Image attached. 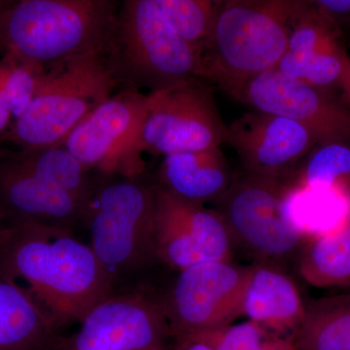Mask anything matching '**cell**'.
<instances>
[{
	"label": "cell",
	"mask_w": 350,
	"mask_h": 350,
	"mask_svg": "<svg viewBox=\"0 0 350 350\" xmlns=\"http://www.w3.org/2000/svg\"><path fill=\"white\" fill-rule=\"evenodd\" d=\"M148 100L142 137L144 152L165 157L227 144L228 126L204 80L194 78L152 92Z\"/></svg>",
	"instance_id": "cell-11"
},
{
	"label": "cell",
	"mask_w": 350,
	"mask_h": 350,
	"mask_svg": "<svg viewBox=\"0 0 350 350\" xmlns=\"http://www.w3.org/2000/svg\"><path fill=\"white\" fill-rule=\"evenodd\" d=\"M157 9L172 29L204 55L213 31L218 1L213 0H154Z\"/></svg>",
	"instance_id": "cell-23"
},
{
	"label": "cell",
	"mask_w": 350,
	"mask_h": 350,
	"mask_svg": "<svg viewBox=\"0 0 350 350\" xmlns=\"http://www.w3.org/2000/svg\"><path fill=\"white\" fill-rule=\"evenodd\" d=\"M287 181L241 172L215 202L234 248L259 264L284 269L295 267L306 239L285 213Z\"/></svg>",
	"instance_id": "cell-7"
},
{
	"label": "cell",
	"mask_w": 350,
	"mask_h": 350,
	"mask_svg": "<svg viewBox=\"0 0 350 350\" xmlns=\"http://www.w3.org/2000/svg\"><path fill=\"white\" fill-rule=\"evenodd\" d=\"M9 1H6V0H0V11L4 8L8 4Z\"/></svg>",
	"instance_id": "cell-32"
},
{
	"label": "cell",
	"mask_w": 350,
	"mask_h": 350,
	"mask_svg": "<svg viewBox=\"0 0 350 350\" xmlns=\"http://www.w3.org/2000/svg\"><path fill=\"white\" fill-rule=\"evenodd\" d=\"M234 174L220 147L163 157L157 183L195 204H214Z\"/></svg>",
	"instance_id": "cell-18"
},
{
	"label": "cell",
	"mask_w": 350,
	"mask_h": 350,
	"mask_svg": "<svg viewBox=\"0 0 350 350\" xmlns=\"http://www.w3.org/2000/svg\"><path fill=\"white\" fill-rule=\"evenodd\" d=\"M0 71L7 105L15 121L31 105L46 68L5 55L0 57Z\"/></svg>",
	"instance_id": "cell-26"
},
{
	"label": "cell",
	"mask_w": 350,
	"mask_h": 350,
	"mask_svg": "<svg viewBox=\"0 0 350 350\" xmlns=\"http://www.w3.org/2000/svg\"><path fill=\"white\" fill-rule=\"evenodd\" d=\"M62 329L29 288L0 275V350H53Z\"/></svg>",
	"instance_id": "cell-17"
},
{
	"label": "cell",
	"mask_w": 350,
	"mask_h": 350,
	"mask_svg": "<svg viewBox=\"0 0 350 350\" xmlns=\"http://www.w3.org/2000/svg\"><path fill=\"white\" fill-rule=\"evenodd\" d=\"M189 338L206 342L214 350H297L292 336L269 330L250 320Z\"/></svg>",
	"instance_id": "cell-25"
},
{
	"label": "cell",
	"mask_w": 350,
	"mask_h": 350,
	"mask_svg": "<svg viewBox=\"0 0 350 350\" xmlns=\"http://www.w3.org/2000/svg\"><path fill=\"white\" fill-rule=\"evenodd\" d=\"M12 118V114L7 105L3 84H2L1 71H0V139L6 135L12 125V121H11Z\"/></svg>",
	"instance_id": "cell-28"
},
{
	"label": "cell",
	"mask_w": 350,
	"mask_h": 350,
	"mask_svg": "<svg viewBox=\"0 0 350 350\" xmlns=\"http://www.w3.org/2000/svg\"><path fill=\"white\" fill-rule=\"evenodd\" d=\"M107 59L120 84L150 93L202 75V53L170 29L154 0L120 4Z\"/></svg>",
	"instance_id": "cell-6"
},
{
	"label": "cell",
	"mask_w": 350,
	"mask_h": 350,
	"mask_svg": "<svg viewBox=\"0 0 350 350\" xmlns=\"http://www.w3.org/2000/svg\"><path fill=\"white\" fill-rule=\"evenodd\" d=\"M120 82L107 51H94L46 68L31 105L0 144L19 149L63 145L71 131L115 94Z\"/></svg>",
	"instance_id": "cell-4"
},
{
	"label": "cell",
	"mask_w": 350,
	"mask_h": 350,
	"mask_svg": "<svg viewBox=\"0 0 350 350\" xmlns=\"http://www.w3.org/2000/svg\"><path fill=\"white\" fill-rule=\"evenodd\" d=\"M0 206L6 223L36 222L75 229L84 206L25 169L0 146Z\"/></svg>",
	"instance_id": "cell-15"
},
{
	"label": "cell",
	"mask_w": 350,
	"mask_h": 350,
	"mask_svg": "<svg viewBox=\"0 0 350 350\" xmlns=\"http://www.w3.org/2000/svg\"><path fill=\"white\" fill-rule=\"evenodd\" d=\"M11 151L14 158L25 169L72 196L86 207L98 179H94L92 172L63 145Z\"/></svg>",
	"instance_id": "cell-21"
},
{
	"label": "cell",
	"mask_w": 350,
	"mask_h": 350,
	"mask_svg": "<svg viewBox=\"0 0 350 350\" xmlns=\"http://www.w3.org/2000/svg\"><path fill=\"white\" fill-rule=\"evenodd\" d=\"M340 88L342 91V100L350 108V61L349 68H347V72H345L344 78H342Z\"/></svg>",
	"instance_id": "cell-30"
},
{
	"label": "cell",
	"mask_w": 350,
	"mask_h": 350,
	"mask_svg": "<svg viewBox=\"0 0 350 350\" xmlns=\"http://www.w3.org/2000/svg\"><path fill=\"white\" fill-rule=\"evenodd\" d=\"M167 350H214L206 342L196 338H174L172 344Z\"/></svg>",
	"instance_id": "cell-29"
},
{
	"label": "cell",
	"mask_w": 350,
	"mask_h": 350,
	"mask_svg": "<svg viewBox=\"0 0 350 350\" xmlns=\"http://www.w3.org/2000/svg\"><path fill=\"white\" fill-rule=\"evenodd\" d=\"M255 111L284 117L300 123L320 144H350V108L327 90L290 79L273 68L256 76L239 98Z\"/></svg>",
	"instance_id": "cell-13"
},
{
	"label": "cell",
	"mask_w": 350,
	"mask_h": 350,
	"mask_svg": "<svg viewBox=\"0 0 350 350\" xmlns=\"http://www.w3.org/2000/svg\"><path fill=\"white\" fill-rule=\"evenodd\" d=\"M347 56L338 39L310 53H285L275 69L283 75L317 88L327 90L340 87L349 66Z\"/></svg>",
	"instance_id": "cell-22"
},
{
	"label": "cell",
	"mask_w": 350,
	"mask_h": 350,
	"mask_svg": "<svg viewBox=\"0 0 350 350\" xmlns=\"http://www.w3.org/2000/svg\"><path fill=\"white\" fill-rule=\"evenodd\" d=\"M241 312L250 321L294 337L305 319L306 300L287 269L254 262L250 266Z\"/></svg>",
	"instance_id": "cell-16"
},
{
	"label": "cell",
	"mask_w": 350,
	"mask_h": 350,
	"mask_svg": "<svg viewBox=\"0 0 350 350\" xmlns=\"http://www.w3.org/2000/svg\"><path fill=\"white\" fill-rule=\"evenodd\" d=\"M157 262L179 271L200 262L234 261L227 226L215 209L195 204L153 184Z\"/></svg>",
	"instance_id": "cell-12"
},
{
	"label": "cell",
	"mask_w": 350,
	"mask_h": 350,
	"mask_svg": "<svg viewBox=\"0 0 350 350\" xmlns=\"http://www.w3.org/2000/svg\"><path fill=\"white\" fill-rule=\"evenodd\" d=\"M350 181V144H320L308 155L300 172L294 175L291 186L326 190L342 188Z\"/></svg>",
	"instance_id": "cell-24"
},
{
	"label": "cell",
	"mask_w": 350,
	"mask_h": 350,
	"mask_svg": "<svg viewBox=\"0 0 350 350\" xmlns=\"http://www.w3.org/2000/svg\"><path fill=\"white\" fill-rule=\"evenodd\" d=\"M250 266L234 261L200 262L177 271L161 299L174 338L220 330L243 315Z\"/></svg>",
	"instance_id": "cell-8"
},
{
	"label": "cell",
	"mask_w": 350,
	"mask_h": 350,
	"mask_svg": "<svg viewBox=\"0 0 350 350\" xmlns=\"http://www.w3.org/2000/svg\"><path fill=\"white\" fill-rule=\"evenodd\" d=\"M0 275L24 280L62 327L82 321L116 290L89 244L72 229L6 223L0 232Z\"/></svg>",
	"instance_id": "cell-1"
},
{
	"label": "cell",
	"mask_w": 350,
	"mask_h": 350,
	"mask_svg": "<svg viewBox=\"0 0 350 350\" xmlns=\"http://www.w3.org/2000/svg\"><path fill=\"white\" fill-rule=\"evenodd\" d=\"M79 324L53 350H167L174 340L160 291L148 285L115 290Z\"/></svg>",
	"instance_id": "cell-10"
},
{
	"label": "cell",
	"mask_w": 350,
	"mask_h": 350,
	"mask_svg": "<svg viewBox=\"0 0 350 350\" xmlns=\"http://www.w3.org/2000/svg\"><path fill=\"white\" fill-rule=\"evenodd\" d=\"M295 268L310 286L350 290V224L306 241Z\"/></svg>",
	"instance_id": "cell-19"
},
{
	"label": "cell",
	"mask_w": 350,
	"mask_h": 350,
	"mask_svg": "<svg viewBox=\"0 0 350 350\" xmlns=\"http://www.w3.org/2000/svg\"><path fill=\"white\" fill-rule=\"evenodd\" d=\"M6 225V216L5 213H4L3 209L0 206V232H1L2 229H3L4 226Z\"/></svg>",
	"instance_id": "cell-31"
},
{
	"label": "cell",
	"mask_w": 350,
	"mask_h": 350,
	"mask_svg": "<svg viewBox=\"0 0 350 350\" xmlns=\"http://www.w3.org/2000/svg\"><path fill=\"white\" fill-rule=\"evenodd\" d=\"M298 0L218 1L202 55L200 79L239 100L256 76L275 68L287 51Z\"/></svg>",
	"instance_id": "cell-3"
},
{
	"label": "cell",
	"mask_w": 350,
	"mask_h": 350,
	"mask_svg": "<svg viewBox=\"0 0 350 350\" xmlns=\"http://www.w3.org/2000/svg\"><path fill=\"white\" fill-rule=\"evenodd\" d=\"M0 146H1V144H0Z\"/></svg>",
	"instance_id": "cell-33"
},
{
	"label": "cell",
	"mask_w": 350,
	"mask_h": 350,
	"mask_svg": "<svg viewBox=\"0 0 350 350\" xmlns=\"http://www.w3.org/2000/svg\"><path fill=\"white\" fill-rule=\"evenodd\" d=\"M153 184L137 177L105 175L98 180L81 221L90 244L114 286L157 262Z\"/></svg>",
	"instance_id": "cell-5"
},
{
	"label": "cell",
	"mask_w": 350,
	"mask_h": 350,
	"mask_svg": "<svg viewBox=\"0 0 350 350\" xmlns=\"http://www.w3.org/2000/svg\"><path fill=\"white\" fill-rule=\"evenodd\" d=\"M293 338L297 350H350V290L306 300L305 319Z\"/></svg>",
	"instance_id": "cell-20"
},
{
	"label": "cell",
	"mask_w": 350,
	"mask_h": 350,
	"mask_svg": "<svg viewBox=\"0 0 350 350\" xmlns=\"http://www.w3.org/2000/svg\"><path fill=\"white\" fill-rule=\"evenodd\" d=\"M228 130L227 144L238 153L243 172L289 184L299 161L320 144L305 126L268 113H247Z\"/></svg>",
	"instance_id": "cell-14"
},
{
	"label": "cell",
	"mask_w": 350,
	"mask_h": 350,
	"mask_svg": "<svg viewBox=\"0 0 350 350\" xmlns=\"http://www.w3.org/2000/svg\"><path fill=\"white\" fill-rule=\"evenodd\" d=\"M120 3L113 0H21L0 11V57L10 55L49 68L108 51Z\"/></svg>",
	"instance_id": "cell-2"
},
{
	"label": "cell",
	"mask_w": 350,
	"mask_h": 350,
	"mask_svg": "<svg viewBox=\"0 0 350 350\" xmlns=\"http://www.w3.org/2000/svg\"><path fill=\"white\" fill-rule=\"evenodd\" d=\"M148 105V94L122 88L90 113L63 146L90 172L140 176L145 167L142 137Z\"/></svg>",
	"instance_id": "cell-9"
},
{
	"label": "cell",
	"mask_w": 350,
	"mask_h": 350,
	"mask_svg": "<svg viewBox=\"0 0 350 350\" xmlns=\"http://www.w3.org/2000/svg\"><path fill=\"white\" fill-rule=\"evenodd\" d=\"M317 12L340 31L350 25V0H317L312 1Z\"/></svg>",
	"instance_id": "cell-27"
}]
</instances>
